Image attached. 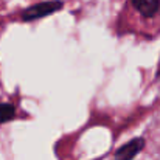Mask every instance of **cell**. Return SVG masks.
Instances as JSON below:
<instances>
[{
    "label": "cell",
    "mask_w": 160,
    "mask_h": 160,
    "mask_svg": "<svg viewBox=\"0 0 160 160\" xmlns=\"http://www.w3.org/2000/svg\"><path fill=\"white\" fill-rule=\"evenodd\" d=\"M64 8V2L62 0H47V2H38L28 8H25L22 11V20L25 22H31V20H38L47 16H52L54 12L61 11Z\"/></svg>",
    "instance_id": "obj_1"
},
{
    "label": "cell",
    "mask_w": 160,
    "mask_h": 160,
    "mask_svg": "<svg viewBox=\"0 0 160 160\" xmlns=\"http://www.w3.org/2000/svg\"><path fill=\"white\" fill-rule=\"evenodd\" d=\"M146 142L143 137H137V138H132L129 140L128 143H124L123 146H120L115 152V157L113 160H134L145 148Z\"/></svg>",
    "instance_id": "obj_2"
},
{
    "label": "cell",
    "mask_w": 160,
    "mask_h": 160,
    "mask_svg": "<svg viewBox=\"0 0 160 160\" xmlns=\"http://www.w3.org/2000/svg\"><path fill=\"white\" fill-rule=\"evenodd\" d=\"M129 3L143 17H154L160 8V0H129Z\"/></svg>",
    "instance_id": "obj_3"
},
{
    "label": "cell",
    "mask_w": 160,
    "mask_h": 160,
    "mask_svg": "<svg viewBox=\"0 0 160 160\" xmlns=\"http://www.w3.org/2000/svg\"><path fill=\"white\" fill-rule=\"evenodd\" d=\"M16 117V109L9 103H0V124L11 121Z\"/></svg>",
    "instance_id": "obj_4"
},
{
    "label": "cell",
    "mask_w": 160,
    "mask_h": 160,
    "mask_svg": "<svg viewBox=\"0 0 160 160\" xmlns=\"http://www.w3.org/2000/svg\"><path fill=\"white\" fill-rule=\"evenodd\" d=\"M156 76H157V79H160V68L157 70V73H156Z\"/></svg>",
    "instance_id": "obj_5"
}]
</instances>
